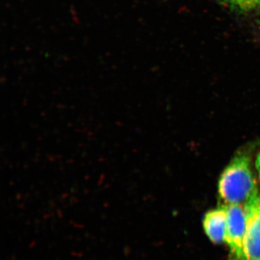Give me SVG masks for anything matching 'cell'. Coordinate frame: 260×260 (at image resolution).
I'll use <instances>...</instances> for the list:
<instances>
[{"instance_id": "6da1fadb", "label": "cell", "mask_w": 260, "mask_h": 260, "mask_svg": "<svg viewBox=\"0 0 260 260\" xmlns=\"http://www.w3.org/2000/svg\"><path fill=\"white\" fill-rule=\"evenodd\" d=\"M218 187L225 205L244 204L259 189L249 151L239 152L234 157L220 175Z\"/></svg>"}, {"instance_id": "8992f818", "label": "cell", "mask_w": 260, "mask_h": 260, "mask_svg": "<svg viewBox=\"0 0 260 260\" xmlns=\"http://www.w3.org/2000/svg\"><path fill=\"white\" fill-rule=\"evenodd\" d=\"M255 167L256 172H257L258 176H259V180H260V151L258 153L257 155H256V158L255 160Z\"/></svg>"}, {"instance_id": "52a82bcc", "label": "cell", "mask_w": 260, "mask_h": 260, "mask_svg": "<svg viewBox=\"0 0 260 260\" xmlns=\"http://www.w3.org/2000/svg\"><path fill=\"white\" fill-rule=\"evenodd\" d=\"M258 25H259V27L260 28V20H259V21H258Z\"/></svg>"}, {"instance_id": "277c9868", "label": "cell", "mask_w": 260, "mask_h": 260, "mask_svg": "<svg viewBox=\"0 0 260 260\" xmlns=\"http://www.w3.org/2000/svg\"><path fill=\"white\" fill-rule=\"evenodd\" d=\"M226 217L225 205L209 210L205 214L203 218V228L212 242L221 244L225 242Z\"/></svg>"}, {"instance_id": "7a4b0ae2", "label": "cell", "mask_w": 260, "mask_h": 260, "mask_svg": "<svg viewBox=\"0 0 260 260\" xmlns=\"http://www.w3.org/2000/svg\"><path fill=\"white\" fill-rule=\"evenodd\" d=\"M246 232L244 254L246 260H260V190L244 204Z\"/></svg>"}, {"instance_id": "3957f363", "label": "cell", "mask_w": 260, "mask_h": 260, "mask_svg": "<svg viewBox=\"0 0 260 260\" xmlns=\"http://www.w3.org/2000/svg\"><path fill=\"white\" fill-rule=\"evenodd\" d=\"M226 209L225 242L236 259H246L244 241L246 232L245 211L242 205H224Z\"/></svg>"}, {"instance_id": "5b68a950", "label": "cell", "mask_w": 260, "mask_h": 260, "mask_svg": "<svg viewBox=\"0 0 260 260\" xmlns=\"http://www.w3.org/2000/svg\"><path fill=\"white\" fill-rule=\"evenodd\" d=\"M230 9L241 13H249L260 8V0H218Z\"/></svg>"}, {"instance_id": "ba28073f", "label": "cell", "mask_w": 260, "mask_h": 260, "mask_svg": "<svg viewBox=\"0 0 260 260\" xmlns=\"http://www.w3.org/2000/svg\"><path fill=\"white\" fill-rule=\"evenodd\" d=\"M235 259H236V260H246V259H236V258H235Z\"/></svg>"}]
</instances>
